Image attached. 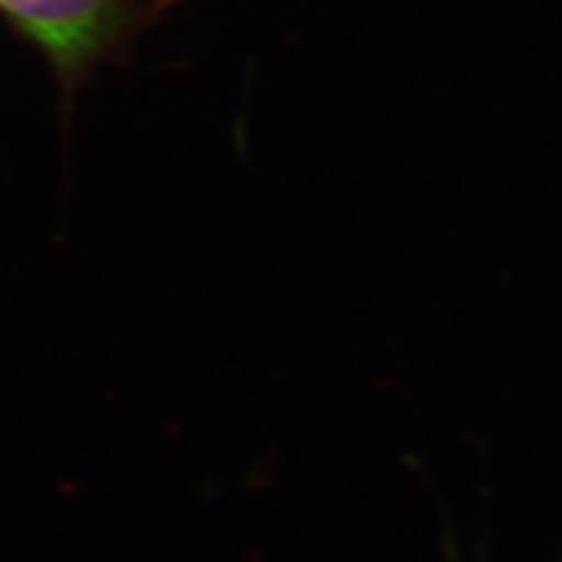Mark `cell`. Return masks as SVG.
<instances>
[{"label":"cell","instance_id":"cell-1","mask_svg":"<svg viewBox=\"0 0 562 562\" xmlns=\"http://www.w3.org/2000/svg\"><path fill=\"white\" fill-rule=\"evenodd\" d=\"M173 0H0V14L41 52L61 97L74 99L103 66L117 64Z\"/></svg>","mask_w":562,"mask_h":562}]
</instances>
